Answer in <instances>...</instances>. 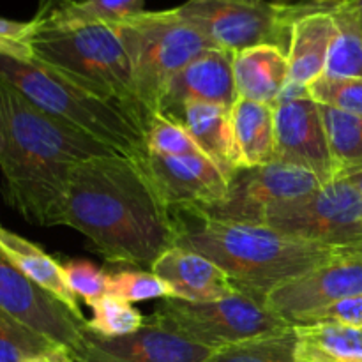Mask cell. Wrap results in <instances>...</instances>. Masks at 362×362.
Instances as JSON below:
<instances>
[{
	"label": "cell",
	"mask_w": 362,
	"mask_h": 362,
	"mask_svg": "<svg viewBox=\"0 0 362 362\" xmlns=\"http://www.w3.org/2000/svg\"><path fill=\"white\" fill-rule=\"evenodd\" d=\"M32 21H14L0 18V55L32 60Z\"/></svg>",
	"instance_id": "35"
},
{
	"label": "cell",
	"mask_w": 362,
	"mask_h": 362,
	"mask_svg": "<svg viewBox=\"0 0 362 362\" xmlns=\"http://www.w3.org/2000/svg\"><path fill=\"white\" fill-rule=\"evenodd\" d=\"M151 271L172 286L175 299L187 303H211L240 292L221 267L186 247H170Z\"/></svg>",
	"instance_id": "17"
},
{
	"label": "cell",
	"mask_w": 362,
	"mask_h": 362,
	"mask_svg": "<svg viewBox=\"0 0 362 362\" xmlns=\"http://www.w3.org/2000/svg\"><path fill=\"white\" fill-rule=\"evenodd\" d=\"M147 320L211 350L285 334L293 329L288 320L269 310L264 300L244 292L211 303H187L170 297Z\"/></svg>",
	"instance_id": "7"
},
{
	"label": "cell",
	"mask_w": 362,
	"mask_h": 362,
	"mask_svg": "<svg viewBox=\"0 0 362 362\" xmlns=\"http://www.w3.org/2000/svg\"><path fill=\"white\" fill-rule=\"evenodd\" d=\"M177 246L204 255L237 288L264 300L272 290L336 260L334 247L286 235L265 225L228 223L194 211H172Z\"/></svg>",
	"instance_id": "3"
},
{
	"label": "cell",
	"mask_w": 362,
	"mask_h": 362,
	"mask_svg": "<svg viewBox=\"0 0 362 362\" xmlns=\"http://www.w3.org/2000/svg\"><path fill=\"white\" fill-rule=\"evenodd\" d=\"M147 152L158 156H198L204 154L191 134L175 120L156 113L145 124ZM205 156V154H204Z\"/></svg>",
	"instance_id": "30"
},
{
	"label": "cell",
	"mask_w": 362,
	"mask_h": 362,
	"mask_svg": "<svg viewBox=\"0 0 362 362\" xmlns=\"http://www.w3.org/2000/svg\"><path fill=\"white\" fill-rule=\"evenodd\" d=\"M106 154L115 151L46 115L14 88L0 83L4 194L27 221L39 226L62 225L74 166Z\"/></svg>",
	"instance_id": "2"
},
{
	"label": "cell",
	"mask_w": 362,
	"mask_h": 362,
	"mask_svg": "<svg viewBox=\"0 0 362 362\" xmlns=\"http://www.w3.org/2000/svg\"><path fill=\"white\" fill-rule=\"evenodd\" d=\"M175 122L191 134L194 144L230 180V177L239 170V154L232 129V106L187 103L180 110Z\"/></svg>",
	"instance_id": "19"
},
{
	"label": "cell",
	"mask_w": 362,
	"mask_h": 362,
	"mask_svg": "<svg viewBox=\"0 0 362 362\" xmlns=\"http://www.w3.org/2000/svg\"><path fill=\"white\" fill-rule=\"evenodd\" d=\"M237 98L274 106L288 83V57L272 45L240 49L233 57Z\"/></svg>",
	"instance_id": "20"
},
{
	"label": "cell",
	"mask_w": 362,
	"mask_h": 362,
	"mask_svg": "<svg viewBox=\"0 0 362 362\" xmlns=\"http://www.w3.org/2000/svg\"><path fill=\"white\" fill-rule=\"evenodd\" d=\"M269 4H274V6H281V7H293V6H300V4H308L310 0H265Z\"/></svg>",
	"instance_id": "38"
},
{
	"label": "cell",
	"mask_w": 362,
	"mask_h": 362,
	"mask_svg": "<svg viewBox=\"0 0 362 362\" xmlns=\"http://www.w3.org/2000/svg\"><path fill=\"white\" fill-rule=\"evenodd\" d=\"M129 55L134 90L145 124L159 113L170 81L189 62L214 48L173 9L141 11L113 25Z\"/></svg>",
	"instance_id": "6"
},
{
	"label": "cell",
	"mask_w": 362,
	"mask_h": 362,
	"mask_svg": "<svg viewBox=\"0 0 362 362\" xmlns=\"http://www.w3.org/2000/svg\"><path fill=\"white\" fill-rule=\"evenodd\" d=\"M64 226L87 237L113 264L152 267L177 246V223L136 158L106 154L74 166Z\"/></svg>",
	"instance_id": "1"
},
{
	"label": "cell",
	"mask_w": 362,
	"mask_h": 362,
	"mask_svg": "<svg viewBox=\"0 0 362 362\" xmlns=\"http://www.w3.org/2000/svg\"><path fill=\"white\" fill-rule=\"evenodd\" d=\"M350 6H352L354 13H356L357 23H359L362 32V0H350Z\"/></svg>",
	"instance_id": "39"
},
{
	"label": "cell",
	"mask_w": 362,
	"mask_h": 362,
	"mask_svg": "<svg viewBox=\"0 0 362 362\" xmlns=\"http://www.w3.org/2000/svg\"><path fill=\"white\" fill-rule=\"evenodd\" d=\"M25 362H74V359H73V356H71L69 350H66L60 346V349L52 350V352L41 354V356H35Z\"/></svg>",
	"instance_id": "36"
},
{
	"label": "cell",
	"mask_w": 362,
	"mask_h": 362,
	"mask_svg": "<svg viewBox=\"0 0 362 362\" xmlns=\"http://www.w3.org/2000/svg\"><path fill=\"white\" fill-rule=\"evenodd\" d=\"M156 191L172 211L207 207L228 193V179L207 156H158L136 158Z\"/></svg>",
	"instance_id": "13"
},
{
	"label": "cell",
	"mask_w": 362,
	"mask_h": 362,
	"mask_svg": "<svg viewBox=\"0 0 362 362\" xmlns=\"http://www.w3.org/2000/svg\"><path fill=\"white\" fill-rule=\"evenodd\" d=\"M331 7H315L293 23L286 53L290 83L310 87L325 73L329 48L336 32Z\"/></svg>",
	"instance_id": "18"
},
{
	"label": "cell",
	"mask_w": 362,
	"mask_h": 362,
	"mask_svg": "<svg viewBox=\"0 0 362 362\" xmlns=\"http://www.w3.org/2000/svg\"><path fill=\"white\" fill-rule=\"evenodd\" d=\"M276 158L303 166L322 184L334 180V163L318 103L311 98L274 105Z\"/></svg>",
	"instance_id": "14"
},
{
	"label": "cell",
	"mask_w": 362,
	"mask_h": 362,
	"mask_svg": "<svg viewBox=\"0 0 362 362\" xmlns=\"http://www.w3.org/2000/svg\"><path fill=\"white\" fill-rule=\"evenodd\" d=\"M331 13L336 32L324 74L331 78H362V32L350 0L334 4Z\"/></svg>",
	"instance_id": "24"
},
{
	"label": "cell",
	"mask_w": 362,
	"mask_h": 362,
	"mask_svg": "<svg viewBox=\"0 0 362 362\" xmlns=\"http://www.w3.org/2000/svg\"><path fill=\"white\" fill-rule=\"evenodd\" d=\"M69 290L76 299H83L88 308L106 296L108 276L88 260H69L62 264Z\"/></svg>",
	"instance_id": "33"
},
{
	"label": "cell",
	"mask_w": 362,
	"mask_h": 362,
	"mask_svg": "<svg viewBox=\"0 0 362 362\" xmlns=\"http://www.w3.org/2000/svg\"><path fill=\"white\" fill-rule=\"evenodd\" d=\"M320 108L334 163V180L362 172V117L322 105Z\"/></svg>",
	"instance_id": "25"
},
{
	"label": "cell",
	"mask_w": 362,
	"mask_h": 362,
	"mask_svg": "<svg viewBox=\"0 0 362 362\" xmlns=\"http://www.w3.org/2000/svg\"><path fill=\"white\" fill-rule=\"evenodd\" d=\"M0 310L55 345L78 349L87 322L74 317L59 299L35 285L0 250Z\"/></svg>",
	"instance_id": "11"
},
{
	"label": "cell",
	"mask_w": 362,
	"mask_h": 362,
	"mask_svg": "<svg viewBox=\"0 0 362 362\" xmlns=\"http://www.w3.org/2000/svg\"><path fill=\"white\" fill-rule=\"evenodd\" d=\"M308 88L310 98L318 105L362 117V78H331L322 74Z\"/></svg>",
	"instance_id": "32"
},
{
	"label": "cell",
	"mask_w": 362,
	"mask_h": 362,
	"mask_svg": "<svg viewBox=\"0 0 362 362\" xmlns=\"http://www.w3.org/2000/svg\"><path fill=\"white\" fill-rule=\"evenodd\" d=\"M310 2L317 4V6H322V7H331L334 6V4L341 2V0H310Z\"/></svg>",
	"instance_id": "41"
},
{
	"label": "cell",
	"mask_w": 362,
	"mask_h": 362,
	"mask_svg": "<svg viewBox=\"0 0 362 362\" xmlns=\"http://www.w3.org/2000/svg\"><path fill=\"white\" fill-rule=\"evenodd\" d=\"M300 324H339L346 325V327L362 329V293L336 300V303L304 317L296 325Z\"/></svg>",
	"instance_id": "34"
},
{
	"label": "cell",
	"mask_w": 362,
	"mask_h": 362,
	"mask_svg": "<svg viewBox=\"0 0 362 362\" xmlns=\"http://www.w3.org/2000/svg\"><path fill=\"white\" fill-rule=\"evenodd\" d=\"M235 53L211 48L173 76L159 105V113L175 120L187 103H212L233 106L237 101L233 78Z\"/></svg>",
	"instance_id": "16"
},
{
	"label": "cell",
	"mask_w": 362,
	"mask_h": 362,
	"mask_svg": "<svg viewBox=\"0 0 362 362\" xmlns=\"http://www.w3.org/2000/svg\"><path fill=\"white\" fill-rule=\"evenodd\" d=\"M144 7L145 0H41L37 11L60 20L115 25L145 11Z\"/></svg>",
	"instance_id": "26"
},
{
	"label": "cell",
	"mask_w": 362,
	"mask_h": 362,
	"mask_svg": "<svg viewBox=\"0 0 362 362\" xmlns=\"http://www.w3.org/2000/svg\"><path fill=\"white\" fill-rule=\"evenodd\" d=\"M265 226L331 247L362 240V197L350 179H336L299 200L279 205Z\"/></svg>",
	"instance_id": "9"
},
{
	"label": "cell",
	"mask_w": 362,
	"mask_h": 362,
	"mask_svg": "<svg viewBox=\"0 0 362 362\" xmlns=\"http://www.w3.org/2000/svg\"><path fill=\"white\" fill-rule=\"evenodd\" d=\"M55 349L60 346L0 310V362H25Z\"/></svg>",
	"instance_id": "29"
},
{
	"label": "cell",
	"mask_w": 362,
	"mask_h": 362,
	"mask_svg": "<svg viewBox=\"0 0 362 362\" xmlns=\"http://www.w3.org/2000/svg\"><path fill=\"white\" fill-rule=\"evenodd\" d=\"M106 296L133 304L148 299H170L173 288L152 271H119L108 276Z\"/></svg>",
	"instance_id": "31"
},
{
	"label": "cell",
	"mask_w": 362,
	"mask_h": 362,
	"mask_svg": "<svg viewBox=\"0 0 362 362\" xmlns=\"http://www.w3.org/2000/svg\"><path fill=\"white\" fill-rule=\"evenodd\" d=\"M346 179H350V180H352L354 184H356L357 189H359V193H361V197H362V172H359V173H354V175L346 177Z\"/></svg>",
	"instance_id": "40"
},
{
	"label": "cell",
	"mask_w": 362,
	"mask_h": 362,
	"mask_svg": "<svg viewBox=\"0 0 362 362\" xmlns=\"http://www.w3.org/2000/svg\"><path fill=\"white\" fill-rule=\"evenodd\" d=\"M336 258H362V240L349 244V246L334 247Z\"/></svg>",
	"instance_id": "37"
},
{
	"label": "cell",
	"mask_w": 362,
	"mask_h": 362,
	"mask_svg": "<svg viewBox=\"0 0 362 362\" xmlns=\"http://www.w3.org/2000/svg\"><path fill=\"white\" fill-rule=\"evenodd\" d=\"M317 6L281 7L265 0H186L177 13L205 35L214 48L240 52L272 45L288 53L293 23Z\"/></svg>",
	"instance_id": "8"
},
{
	"label": "cell",
	"mask_w": 362,
	"mask_h": 362,
	"mask_svg": "<svg viewBox=\"0 0 362 362\" xmlns=\"http://www.w3.org/2000/svg\"><path fill=\"white\" fill-rule=\"evenodd\" d=\"M232 129L235 138L239 170L276 161L274 106L237 98L232 106Z\"/></svg>",
	"instance_id": "21"
},
{
	"label": "cell",
	"mask_w": 362,
	"mask_h": 362,
	"mask_svg": "<svg viewBox=\"0 0 362 362\" xmlns=\"http://www.w3.org/2000/svg\"><path fill=\"white\" fill-rule=\"evenodd\" d=\"M92 318L87 322L88 331L105 338L133 334L145 325L147 318L133 308V304L120 300L117 297L105 296L92 304Z\"/></svg>",
	"instance_id": "28"
},
{
	"label": "cell",
	"mask_w": 362,
	"mask_h": 362,
	"mask_svg": "<svg viewBox=\"0 0 362 362\" xmlns=\"http://www.w3.org/2000/svg\"><path fill=\"white\" fill-rule=\"evenodd\" d=\"M0 83L59 122L127 158L147 154L144 120L119 103L92 94L37 60L0 55Z\"/></svg>",
	"instance_id": "5"
},
{
	"label": "cell",
	"mask_w": 362,
	"mask_h": 362,
	"mask_svg": "<svg viewBox=\"0 0 362 362\" xmlns=\"http://www.w3.org/2000/svg\"><path fill=\"white\" fill-rule=\"evenodd\" d=\"M293 346L296 334L292 329L285 334L269 336L216 350L205 362H297L293 357Z\"/></svg>",
	"instance_id": "27"
},
{
	"label": "cell",
	"mask_w": 362,
	"mask_h": 362,
	"mask_svg": "<svg viewBox=\"0 0 362 362\" xmlns=\"http://www.w3.org/2000/svg\"><path fill=\"white\" fill-rule=\"evenodd\" d=\"M0 250L35 285H39L46 292L52 293L55 299H59L74 317L87 322V318L80 311V306H78V299L67 286L62 264H59L55 258L49 257L46 251L35 246L34 243L11 232V230L2 228V226H0Z\"/></svg>",
	"instance_id": "22"
},
{
	"label": "cell",
	"mask_w": 362,
	"mask_h": 362,
	"mask_svg": "<svg viewBox=\"0 0 362 362\" xmlns=\"http://www.w3.org/2000/svg\"><path fill=\"white\" fill-rule=\"evenodd\" d=\"M362 293V258H336L265 297V306L296 325L308 315Z\"/></svg>",
	"instance_id": "15"
},
{
	"label": "cell",
	"mask_w": 362,
	"mask_h": 362,
	"mask_svg": "<svg viewBox=\"0 0 362 362\" xmlns=\"http://www.w3.org/2000/svg\"><path fill=\"white\" fill-rule=\"evenodd\" d=\"M297 362H362V329L339 324L293 325Z\"/></svg>",
	"instance_id": "23"
},
{
	"label": "cell",
	"mask_w": 362,
	"mask_h": 362,
	"mask_svg": "<svg viewBox=\"0 0 362 362\" xmlns=\"http://www.w3.org/2000/svg\"><path fill=\"white\" fill-rule=\"evenodd\" d=\"M216 350L147 320L140 331L105 338L85 327L74 362H205Z\"/></svg>",
	"instance_id": "12"
},
{
	"label": "cell",
	"mask_w": 362,
	"mask_h": 362,
	"mask_svg": "<svg viewBox=\"0 0 362 362\" xmlns=\"http://www.w3.org/2000/svg\"><path fill=\"white\" fill-rule=\"evenodd\" d=\"M320 186L313 172L276 159L255 168L237 170L230 177L228 193L223 200L189 211L218 221L264 225L265 218L279 205L308 197Z\"/></svg>",
	"instance_id": "10"
},
{
	"label": "cell",
	"mask_w": 362,
	"mask_h": 362,
	"mask_svg": "<svg viewBox=\"0 0 362 362\" xmlns=\"http://www.w3.org/2000/svg\"><path fill=\"white\" fill-rule=\"evenodd\" d=\"M30 21L32 59L92 94L119 103L145 124L129 55L113 25L60 20L42 11Z\"/></svg>",
	"instance_id": "4"
}]
</instances>
